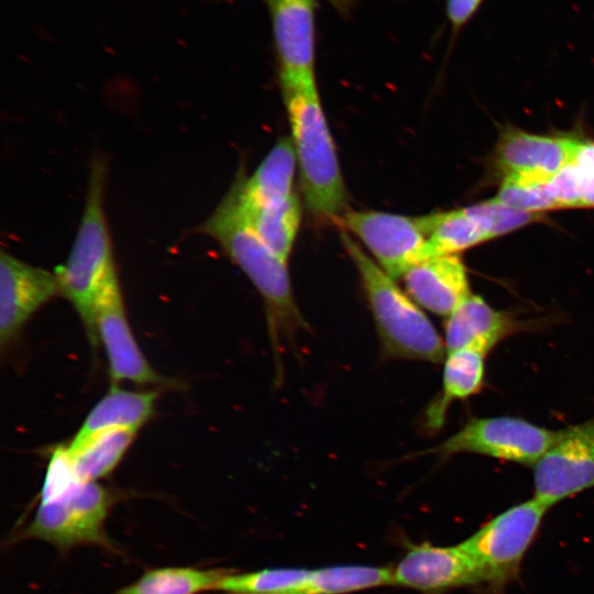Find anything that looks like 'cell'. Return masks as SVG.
Masks as SVG:
<instances>
[{"instance_id": "obj_1", "label": "cell", "mask_w": 594, "mask_h": 594, "mask_svg": "<svg viewBox=\"0 0 594 594\" xmlns=\"http://www.w3.org/2000/svg\"><path fill=\"white\" fill-rule=\"evenodd\" d=\"M196 231L218 242L262 296L278 369L282 342H294L299 332L309 330L294 296L287 262L277 257L255 233L231 188Z\"/></svg>"}, {"instance_id": "obj_2", "label": "cell", "mask_w": 594, "mask_h": 594, "mask_svg": "<svg viewBox=\"0 0 594 594\" xmlns=\"http://www.w3.org/2000/svg\"><path fill=\"white\" fill-rule=\"evenodd\" d=\"M106 176L105 160L94 155L85 208L73 248L66 263L55 270L59 293L80 316L91 343L98 340L97 304L108 290L120 285L103 210Z\"/></svg>"}, {"instance_id": "obj_3", "label": "cell", "mask_w": 594, "mask_h": 594, "mask_svg": "<svg viewBox=\"0 0 594 594\" xmlns=\"http://www.w3.org/2000/svg\"><path fill=\"white\" fill-rule=\"evenodd\" d=\"M341 242L353 262L375 322L381 358L430 363L444 361L447 349L420 306L341 230Z\"/></svg>"}, {"instance_id": "obj_4", "label": "cell", "mask_w": 594, "mask_h": 594, "mask_svg": "<svg viewBox=\"0 0 594 594\" xmlns=\"http://www.w3.org/2000/svg\"><path fill=\"white\" fill-rule=\"evenodd\" d=\"M286 105L306 208L320 221L336 222L348 197L317 86L285 89Z\"/></svg>"}, {"instance_id": "obj_5", "label": "cell", "mask_w": 594, "mask_h": 594, "mask_svg": "<svg viewBox=\"0 0 594 594\" xmlns=\"http://www.w3.org/2000/svg\"><path fill=\"white\" fill-rule=\"evenodd\" d=\"M547 512L532 497L506 508L460 542L479 571L483 594H503L518 578Z\"/></svg>"}, {"instance_id": "obj_6", "label": "cell", "mask_w": 594, "mask_h": 594, "mask_svg": "<svg viewBox=\"0 0 594 594\" xmlns=\"http://www.w3.org/2000/svg\"><path fill=\"white\" fill-rule=\"evenodd\" d=\"M113 501L110 491L97 482H76L61 495L40 501L19 537L48 542L62 552L78 546L112 549L105 522Z\"/></svg>"}, {"instance_id": "obj_7", "label": "cell", "mask_w": 594, "mask_h": 594, "mask_svg": "<svg viewBox=\"0 0 594 594\" xmlns=\"http://www.w3.org/2000/svg\"><path fill=\"white\" fill-rule=\"evenodd\" d=\"M558 437L551 430L518 417H487L469 420L458 432L420 454L448 459L473 453L534 466Z\"/></svg>"}, {"instance_id": "obj_8", "label": "cell", "mask_w": 594, "mask_h": 594, "mask_svg": "<svg viewBox=\"0 0 594 594\" xmlns=\"http://www.w3.org/2000/svg\"><path fill=\"white\" fill-rule=\"evenodd\" d=\"M370 251L392 278H400L425 258L427 231L424 216L409 217L376 210H346L336 220Z\"/></svg>"}, {"instance_id": "obj_9", "label": "cell", "mask_w": 594, "mask_h": 594, "mask_svg": "<svg viewBox=\"0 0 594 594\" xmlns=\"http://www.w3.org/2000/svg\"><path fill=\"white\" fill-rule=\"evenodd\" d=\"M532 469L534 497L548 509L594 488V416L559 429L556 441Z\"/></svg>"}, {"instance_id": "obj_10", "label": "cell", "mask_w": 594, "mask_h": 594, "mask_svg": "<svg viewBox=\"0 0 594 594\" xmlns=\"http://www.w3.org/2000/svg\"><path fill=\"white\" fill-rule=\"evenodd\" d=\"M264 1L272 22L282 90L317 86L316 1Z\"/></svg>"}, {"instance_id": "obj_11", "label": "cell", "mask_w": 594, "mask_h": 594, "mask_svg": "<svg viewBox=\"0 0 594 594\" xmlns=\"http://www.w3.org/2000/svg\"><path fill=\"white\" fill-rule=\"evenodd\" d=\"M393 572V584L422 594H446L461 587L480 588L479 571L461 547L411 544Z\"/></svg>"}, {"instance_id": "obj_12", "label": "cell", "mask_w": 594, "mask_h": 594, "mask_svg": "<svg viewBox=\"0 0 594 594\" xmlns=\"http://www.w3.org/2000/svg\"><path fill=\"white\" fill-rule=\"evenodd\" d=\"M59 293L54 273L0 254V343L3 350L31 316Z\"/></svg>"}, {"instance_id": "obj_13", "label": "cell", "mask_w": 594, "mask_h": 594, "mask_svg": "<svg viewBox=\"0 0 594 594\" xmlns=\"http://www.w3.org/2000/svg\"><path fill=\"white\" fill-rule=\"evenodd\" d=\"M97 339L102 343L112 384H162L165 380L148 364L140 350L125 315L120 285L98 301L95 315Z\"/></svg>"}, {"instance_id": "obj_14", "label": "cell", "mask_w": 594, "mask_h": 594, "mask_svg": "<svg viewBox=\"0 0 594 594\" xmlns=\"http://www.w3.org/2000/svg\"><path fill=\"white\" fill-rule=\"evenodd\" d=\"M583 142L573 138L532 134L506 129L496 146V163L505 176H528L548 182L575 162Z\"/></svg>"}, {"instance_id": "obj_15", "label": "cell", "mask_w": 594, "mask_h": 594, "mask_svg": "<svg viewBox=\"0 0 594 594\" xmlns=\"http://www.w3.org/2000/svg\"><path fill=\"white\" fill-rule=\"evenodd\" d=\"M403 280L416 304L446 318L471 295L466 268L458 254L425 258L413 265Z\"/></svg>"}, {"instance_id": "obj_16", "label": "cell", "mask_w": 594, "mask_h": 594, "mask_svg": "<svg viewBox=\"0 0 594 594\" xmlns=\"http://www.w3.org/2000/svg\"><path fill=\"white\" fill-rule=\"evenodd\" d=\"M522 326L524 321L494 309L481 296L471 294L447 317L446 349L450 352L469 348L486 355Z\"/></svg>"}, {"instance_id": "obj_17", "label": "cell", "mask_w": 594, "mask_h": 594, "mask_svg": "<svg viewBox=\"0 0 594 594\" xmlns=\"http://www.w3.org/2000/svg\"><path fill=\"white\" fill-rule=\"evenodd\" d=\"M296 166L292 139H279L250 177L243 172L237 175L232 187L240 204L246 208H260L286 200L295 194Z\"/></svg>"}, {"instance_id": "obj_18", "label": "cell", "mask_w": 594, "mask_h": 594, "mask_svg": "<svg viewBox=\"0 0 594 594\" xmlns=\"http://www.w3.org/2000/svg\"><path fill=\"white\" fill-rule=\"evenodd\" d=\"M158 397L156 391L133 392L112 384L92 407L80 429L66 446L68 453L82 447L95 436L113 429H139L152 417Z\"/></svg>"}, {"instance_id": "obj_19", "label": "cell", "mask_w": 594, "mask_h": 594, "mask_svg": "<svg viewBox=\"0 0 594 594\" xmlns=\"http://www.w3.org/2000/svg\"><path fill=\"white\" fill-rule=\"evenodd\" d=\"M485 356L484 353L469 348L447 352L441 392L428 405L424 414L426 430L439 431L453 402L464 400L483 388Z\"/></svg>"}, {"instance_id": "obj_20", "label": "cell", "mask_w": 594, "mask_h": 594, "mask_svg": "<svg viewBox=\"0 0 594 594\" xmlns=\"http://www.w3.org/2000/svg\"><path fill=\"white\" fill-rule=\"evenodd\" d=\"M424 221L428 237L425 258L458 254L490 240L483 221L471 207L427 215Z\"/></svg>"}, {"instance_id": "obj_21", "label": "cell", "mask_w": 594, "mask_h": 594, "mask_svg": "<svg viewBox=\"0 0 594 594\" xmlns=\"http://www.w3.org/2000/svg\"><path fill=\"white\" fill-rule=\"evenodd\" d=\"M230 188L255 233L277 257L287 262L300 227L301 208L297 195L275 205L246 208L240 204L233 187Z\"/></svg>"}, {"instance_id": "obj_22", "label": "cell", "mask_w": 594, "mask_h": 594, "mask_svg": "<svg viewBox=\"0 0 594 594\" xmlns=\"http://www.w3.org/2000/svg\"><path fill=\"white\" fill-rule=\"evenodd\" d=\"M227 569L165 566L147 570L133 583L116 594H199L216 591Z\"/></svg>"}, {"instance_id": "obj_23", "label": "cell", "mask_w": 594, "mask_h": 594, "mask_svg": "<svg viewBox=\"0 0 594 594\" xmlns=\"http://www.w3.org/2000/svg\"><path fill=\"white\" fill-rule=\"evenodd\" d=\"M136 432L131 429L108 430L68 453L76 477L81 482H97L109 475L124 457Z\"/></svg>"}, {"instance_id": "obj_24", "label": "cell", "mask_w": 594, "mask_h": 594, "mask_svg": "<svg viewBox=\"0 0 594 594\" xmlns=\"http://www.w3.org/2000/svg\"><path fill=\"white\" fill-rule=\"evenodd\" d=\"M384 585H393L392 569L341 564L311 570L307 583L296 594H350Z\"/></svg>"}, {"instance_id": "obj_25", "label": "cell", "mask_w": 594, "mask_h": 594, "mask_svg": "<svg viewBox=\"0 0 594 594\" xmlns=\"http://www.w3.org/2000/svg\"><path fill=\"white\" fill-rule=\"evenodd\" d=\"M308 569L266 568L245 573H227L215 592L221 594H296L310 575Z\"/></svg>"}, {"instance_id": "obj_26", "label": "cell", "mask_w": 594, "mask_h": 594, "mask_svg": "<svg viewBox=\"0 0 594 594\" xmlns=\"http://www.w3.org/2000/svg\"><path fill=\"white\" fill-rule=\"evenodd\" d=\"M546 184L504 177L494 199L505 206L532 213L558 209L546 189Z\"/></svg>"}, {"instance_id": "obj_27", "label": "cell", "mask_w": 594, "mask_h": 594, "mask_svg": "<svg viewBox=\"0 0 594 594\" xmlns=\"http://www.w3.org/2000/svg\"><path fill=\"white\" fill-rule=\"evenodd\" d=\"M470 207L483 221L490 239L535 222L541 216V213L527 212L505 206L494 198Z\"/></svg>"}, {"instance_id": "obj_28", "label": "cell", "mask_w": 594, "mask_h": 594, "mask_svg": "<svg viewBox=\"0 0 594 594\" xmlns=\"http://www.w3.org/2000/svg\"><path fill=\"white\" fill-rule=\"evenodd\" d=\"M546 189L559 208L582 207L581 175L574 163L552 176Z\"/></svg>"}, {"instance_id": "obj_29", "label": "cell", "mask_w": 594, "mask_h": 594, "mask_svg": "<svg viewBox=\"0 0 594 594\" xmlns=\"http://www.w3.org/2000/svg\"><path fill=\"white\" fill-rule=\"evenodd\" d=\"M485 0H447L446 14L454 38L470 23Z\"/></svg>"}, {"instance_id": "obj_30", "label": "cell", "mask_w": 594, "mask_h": 594, "mask_svg": "<svg viewBox=\"0 0 594 594\" xmlns=\"http://www.w3.org/2000/svg\"><path fill=\"white\" fill-rule=\"evenodd\" d=\"M576 166L581 175L582 207H594V166Z\"/></svg>"}, {"instance_id": "obj_31", "label": "cell", "mask_w": 594, "mask_h": 594, "mask_svg": "<svg viewBox=\"0 0 594 594\" xmlns=\"http://www.w3.org/2000/svg\"><path fill=\"white\" fill-rule=\"evenodd\" d=\"M328 1L340 11L346 10L351 3V0H328Z\"/></svg>"}]
</instances>
